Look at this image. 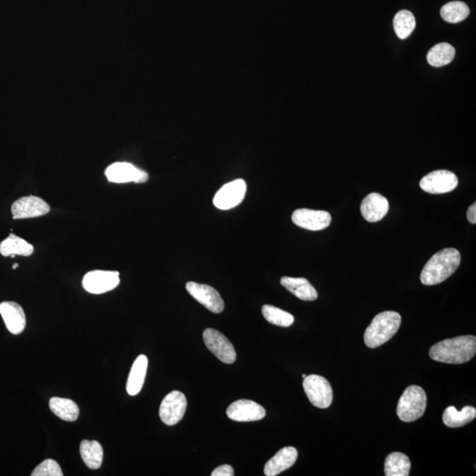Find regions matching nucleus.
<instances>
[{
    "label": "nucleus",
    "instance_id": "1",
    "mask_svg": "<svg viewBox=\"0 0 476 476\" xmlns=\"http://www.w3.org/2000/svg\"><path fill=\"white\" fill-rule=\"evenodd\" d=\"M475 336H460L436 343L429 350L432 360L449 364H463L475 355Z\"/></svg>",
    "mask_w": 476,
    "mask_h": 476
},
{
    "label": "nucleus",
    "instance_id": "2",
    "mask_svg": "<svg viewBox=\"0 0 476 476\" xmlns=\"http://www.w3.org/2000/svg\"><path fill=\"white\" fill-rule=\"evenodd\" d=\"M459 250L446 248L436 252L426 263L421 274L422 284L432 286L441 284L455 273L460 264Z\"/></svg>",
    "mask_w": 476,
    "mask_h": 476
},
{
    "label": "nucleus",
    "instance_id": "3",
    "mask_svg": "<svg viewBox=\"0 0 476 476\" xmlns=\"http://www.w3.org/2000/svg\"><path fill=\"white\" fill-rule=\"evenodd\" d=\"M400 323L402 316L396 311L388 310L378 314L365 331V344L371 349L385 344L398 332Z\"/></svg>",
    "mask_w": 476,
    "mask_h": 476
},
{
    "label": "nucleus",
    "instance_id": "4",
    "mask_svg": "<svg viewBox=\"0 0 476 476\" xmlns=\"http://www.w3.org/2000/svg\"><path fill=\"white\" fill-rule=\"evenodd\" d=\"M427 406V395L424 389L410 385L400 397L397 414L402 422H411L424 416Z\"/></svg>",
    "mask_w": 476,
    "mask_h": 476
},
{
    "label": "nucleus",
    "instance_id": "5",
    "mask_svg": "<svg viewBox=\"0 0 476 476\" xmlns=\"http://www.w3.org/2000/svg\"><path fill=\"white\" fill-rule=\"evenodd\" d=\"M304 392L313 406L318 409H327L330 407L334 393L327 379L322 376L310 375L304 378L303 382Z\"/></svg>",
    "mask_w": 476,
    "mask_h": 476
},
{
    "label": "nucleus",
    "instance_id": "6",
    "mask_svg": "<svg viewBox=\"0 0 476 476\" xmlns=\"http://www.w3.org/2000/svg\"><path fill=\"white\" fill-rule=\"evenodd\" d=\"M204 342L207 348L224 364H232L237 359L234 346L219 331L207 328L203 332Z\"/></svg>",
    "mask_w": 476,
    "mask_h": 476
},
{
    "label": "nucleus",
    "instance_id": "7",
    "mask_svg": "<svg viewBox=\"0 0 476 476\" xmlns=\"http://www.w3.org/2000/svg\"><path fill=\"white\" fill-rule=\"evenodd\" d=\"M120 284V273L114 271H91L86 274L82 281L85 291L95 295L112 291Z\"/></svg>",
    "mask_w": 476,
    "mask_h": 476
},
{
    "label": "nucleus",
    "instance_id": "8",
    "mask_svg": "<svg viewBox=\"0 0 476 476\" xmlns=\"http://www.w3.org/2000/svg\"><path fill=\"white\" fill-rule=\"evenodd\" d=\"M459 184L455 174L449 170H435L420 181V187L431 195H443L453 191Z\"/></svg>",
    "mask_w": 476,
    "mask_h": 476
},
{
    "label": "nucleus",
    "instance_id": "9",
    "mask_svg": "<svg viewBox=\"0 0 476 476\" xmlns=\"http://www.w3.org/2000/svg\"><path fill=\"white\" fill-rule=\"evenodd\" d=\"M187 407L184 393L173 391L163 399L160 406L159 414L161 420L169 426L176 425L185 416Z\"/></svg>",
    "mask_w": 476,
    "mask_h": 476
},
{
    "label": "nucleus",
    "instance_id": "10",
    "mask_svg": "<svg viewBox=\"0 0 476 476\" xmlns=\"http://www.w3.org/2000/svg\"><path fill=\"white\" fill-rule=\"evenodd\" d=\"M247 185L243 179H237L221 187L214 198V205L221 210H228L241 204L245 199Z\"/></svg>",
    "mask_w": 476,
    "mask_h": 476
},
{
    "label": "nucleus",
    "instance_id": "11",
    "mask_svg": "<svg viewBox=\"0 0 476 476\" xmlns=\"http://www.w3.org/2000/svg\"><path fill=\"white\" fill-rule=\"evenodd\" d=\"M186 291L193 298L212 313H221L224 310V301L221 298L219 292L211 286L190 281L186 284Z\"/></svg>",
    "mask_w": 476,
    "mask_h": 476
},
{
    "label": "nucleus",
    "instance_id": "12",
    "mask_svg": "<svg viewBox=\"0 0 476 476\" xmlns=\"http://www.w3.org/2000/svg\"><path fill=\"white\" fill-rule=\"evenodd\" d=\"M51 207L44 199L35 196L23 197L13 204L11 212L14 220L28 219L45 216Z\"/></svg>",
    "mask_w": 476,
    "mask_h": 476
},
{
    "label": "nucleus",
    "instance_id": "13",
    "mask_svg": "<svg viewBox=\"0 0 476 476\" xmlns=\"http://www.w3.org/2000/svg\"><path fill=\"white\" fill-rule=\"evenodd\" d=\"M292 221L296 226L310 231L325 230L332 223L331 214L327 211L296 209L292 214Z\"/></svg>",
    "mask_w": 476,
    "mask_h": 476
},
{
    "label": "nucleus",
    "instance_id": "14",
    "mask_svg": "<svg viewBox=\"0 0 476 476\" xmlns=\"http://www.w3.org/2000/svg\"><path fill=\"white\" fill-rule=\"evenodd\" d=\"M106 178L112 182L124 184L134 182L136 184L148 181L149 174L128 163H116L107 168Z\"/></svg>",
    "mask_w": 476,
    "mask_h": 476
},
{
    "label": "nucleus",
    "instance_id": "15",
    "mask_svg": "<svg viewBox=\"0 0 476 476\" xmlns=\"http://www.w3.org/2000/svg\"><path fill=\"white\" fill-rule=\"evenodd\" d=\"M227 416L236 422H255L266 417V410L252 400H239L228 407Z\"/></svg>",
    "mask_w": 476,
    "mask_h": 476
},
{
    "label": "nucleus",
    "instance_id": "16",
    "mask_svg": "<svg viewBox=\"0 0 476 476\" xmlns=\"http://www.w3.org/2000/svg\"><path fill=\"white\" fill-rule=\"evenodd\" d=\"M389 202L385 197L377 192L367 195L361 202V214L368 223H377L386 216Z\"/></svg>",
    "mask_w": 476,
    "mask_h": 476
},
{
    "label": "nucleus",
    "instance_id": "17",
    "mask_svg": "<svg viewBox=\"0 0 476 476\" xmlns=\"http://www.w3.org/2000/svg\"><path fill=\"white\" fill-rule=\"evenodd\" d=\"M0 314L7 330L13 335H20L26 327V315L23 307L16 302L0 303Z\"/></svg>",
    "mask_w": 476,
    "mask_h": 476
},
{
    "label": "nucleus",
    "instance_id": "18",
    "mask_svg": "<svg viewBox=\"0 0 476 476\" xmlns=\"http://www.w3.org/2000/svg\"><path fill=\"white\" fill-rule=\"evenodd\" d=\"M298 453L295 447H284L267 461L264 468L267 476H277L291 468L298 460Z\"/></svg>",
    "mask_w": 476,
    "mask_h": 476
},
{
    "label": "nucleus",
    "instance_id": "19",
    "mask_svg": "<svg viewBox=\"0 0 476 476\" xmlns=\"http://www.w3.org/2000/svg\"><path fill=\"white\" fill-rule=\"evenodd\" d=\"M148 357L141 355L136 358L129 374L127 391L129 395L135 396L141 391L144 385L146 371H148Z\"/></svg>",
    "mask_w": 476,
    "mask_h": 476
},
{
    "label": "nucleus",
    "instance_id": "20",
    "mask_svg": "<svg viewBox=\"0 0 476 476\" xmlns=\"http://www.w3.org/2000/svg\"><path fill=\"white\" fill-rule=\"evenodd\" d=\"M281 284L296 298L303 301H314L318 298L316 289L304 278L282 277Z\"/></svg>",
    "mask_w": 476,
    "mask_h": 476
},
{
    "label": "nucleus",
    "instance_id": "21",
    "mask_svg": "<svg viewBox=\"0 0 476 476\" xmlns=\"http://www.w3.org/2000/svg\"><path fill=\"white\" fill-rule=\"evenodd\" d=\"M33 252L34 246L31 243L13 234H10L0 243V254L4 257H30Z\"/></svg>",
    "mask_w": 476,
    "mask_h": 476
},
{
    "label": "nucleus",
    "instance_id": "22",
    "mask_svg": "<svg viewBox=\"0 0 476 476\" xmlns=\"http://www.w3.org/2000/svg\"><path fill=\"white\" fill-rule=\"evenodd\" d=\"M476 417V410L473 407L467 406L461 411H458L455 407L451 406L447 407L443 414V422L447 427L460 428L470 424Z\"/></svg>",
    "mask_w": 476,
    "mask_h": 476
},
{
    "label": "nucleus",
    "instance_id": "23",
    "mask_svg": "<svg viewBox=\"0 0 476 476\" xmlns=\"http://www.w3.org/2000/svg\"><path fill=\"white\" fill-rule=\"evenodd\" d=\"M80 453L86 466L91 470H98L101 468L103 460V450L98 441L83 440L81 443Z\"/></svg>",
    "mask_w": 476,
    "mask_h": 476
},
{
    "label": "nucleus",
    "instance_id": "24",
    "mask_svg": "<svg viewBox=\"0 0 476 476\" xmlns=\"http://www.w3.org/2000/svg\"><path fill=\"white\" fill-rule=\"evenodd\" d=\"M50 409L57 417L66 422H75L80 414V410L74 400L53 397L50 400Z\"/></svg>",
    "mask_w": 476,
    "mask_h": 476
},
{
    "label": "nucleus",
    "instance_id": "25",
    "mask_svg": "<svg viewBox=\"0 0 476 476\" xmlns=\"http://www.w3.org/2000/svg\"><path fill=\"white\" fill-rule=\"evenodd\" d=\"M411 463L410 458L402 453H393L386 457L385 475L386 476L410 475Z\"/></svg>",
    "mask_w": 476,
    "mask_h": 476
},
{
    "label": "nucleus",
    "instance_id": "26",
    "mask_svg": "<svg viewBox=\"0 0 476 476\" xmlns=\"http://www.w3.org/2000/svg\"><path fill=\"white\" fill-rule=\"evenodd\" d=\"M454 57H455V49L447 42H442L429 50L427 61L432 66L441 67L452 62Z\"/></svg>",
    "mask_w": 476,
    "mask_h": 476
},
{
    "label": "nucleus",
    "instance_id": "27",
    "mask_svg": "<svg viewBox=\"0 0 476 476\" xmlns=\"http://www.w3.org/2000/svg\"><path fill=\"white\" fill-rule=\"evenodd\" d=\"M416 25L414 14L407 10L400 11L393 19V28L400 39L409 37L416 28Z\"/></svg>",
    "mask_w": 476,
    "mask_h": 476
},
{
    "label": "nucleus",
    "instance_id": "28",
    "mask_svg": "<svg viewBox=\"0 0 476 476\" xmlns=\"http://www.w3.org/2000/svg\"><path fill=\"white\" fill-rule=\"evenodd\" d=\"M470 8L466 4L453 1L446 4L440 11L443 21L449 23H459L470 16Z\"/></svg>",
    "mask_w": 476,
    "mask_h": 476
},
{
    "label": "nucleus",
    "instance_id": "29",
    "mask_svg": "<svg viewBox=\"0 0 476 476\" xmlns=\"http://www.w3.org/2000/svg\"><path fill=\"white\" fill-rule=\"evenodd\" d=\"M262 314L269 323L278 325V327H291L295 320L292 314L279 309L277 307L267 306V304L262 307Z\"/></svg>",
    "mask_w": 476,
    "mask_h": 476
},
{
    "label": "nucleus",
    "instance_id": "30",
    "mask_svg": "<svg viewBox=\"0 0 476 476\" xmlns=\"http://www.w3.org/2000/svg\"><path fill=\"white\" fill-rule=\"evenodd\" d=\"M32 476H63L62 470L54 460H45L32 472Z\"/></svg>",
    "mask_w": 476,
    "mask_h": 476
},
{
    "label": "nucleus",
    "instance_id": "31",
    "mask_svg": "<svg viewBox=\"0 0 476 476\" xmlns=\"http://www.w3.org/2000/svg\"><path fill=\"white\" fill-rule=\"evenodd\" d=\"M234 475L233 468L230 465H223V466L216 468L211 474L212 476H234Z\"/></svg>",
    "mask_w": 476,
    "mask_h": 476
},
{
    "label": "nucleus",
    "instance_id": "32",
    "mask_svg": "<svg viewBox=\"0 0 476 476\" xmlns=\"http://www.w3.org/2000/svg\"><path fill=\"white\" fill-rule=\"evenodd\" d=\"M467 217L470 223L472 224H476V203H474L473 205H471L470 209H468Z\"/></svg>",
    "mask_w": 476,
    "mask_h": 476
},
{
    "label": "nucleus",
    "instance_id": "33",
    "mask_svg": "<svg viewBox=\"0 0 476 476\" xmlns=\"http://www.w3.org/2000/svg\"><path fill=\"white\" fill-rule=\"evenodd\" d=\"M18 267H19V265H18L17 263H16V264H13V269H16V268H17Z\"/></svg>",
    "mask_w": 476,
    "mask_h": 476
},
{
    "label": "nucleus",
    "instance_id": "34",
    "mask_svg": "<svg viewBox=\"0 0 476 476\" xmlns=\"http://www.w3.org/2000/svg\"><path fill=\"white\" fill-rule=\"evenodd\" d=\"M303 378H306V374H303Z\"/></svg>",
    "mask_w": 476,
    "mask_h": 476
}]
</instances>
